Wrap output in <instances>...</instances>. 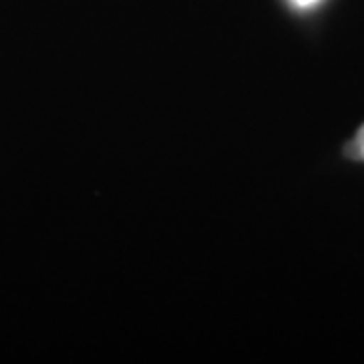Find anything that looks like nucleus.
Returning a JSON list of instances; mask_svg holds the SVG:
<instances>
[{"label":"nucleus","mask_w":364,"mask_h":364,"mask_svg":"<svg viewBox=\"0 0 364 364\" xmlns=\"http://www.w3.org/2000/svg\"><path fill=\"white\" fill-rule=\"evenodd\" d=\"M346 154L354 160L364 162V126L356 132V136L352 138V142L346 146Z\"/></svg>","instance_id":"1"},{"label":"nucleus","mask_w":364,"mask_h":364,"mask_svg":"<svg viewBox=\"0 0 364 364\" xmlns=\"http://www.w3.org/2000/svg\"><path fill=\"white\" fill-rule=\"evenodd\" d=\"M294 4H298L301 9H308V6H314V4H318L320 0H291Z\"/></svg>","instance_id":"2"}]
</instances>
